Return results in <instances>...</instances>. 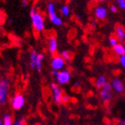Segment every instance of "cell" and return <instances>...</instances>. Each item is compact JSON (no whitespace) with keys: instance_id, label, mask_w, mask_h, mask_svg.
Masks as SVG:
<instances>
[{"instance_id":"f546056e","label":"cell","mask_w":125,"mask_h":125,"mask_svg":"<svg viewBox=\"0 0 125 125\" xmlns=\"http://www.w3.org/2000/svg\"><path fill=\"white\" fill-rule=\"evenodd\" d=\"M118 125H125V120H120L118 123Z\"/></svg>"},{"instance_id":"8fae6325","label":"cell","mask_w":125,"mask_h":125,"mask_svg":"<svg viewBox=\"0 0 125 125\" xmlns=\"http://www.w3.org/2000/svg\"><path fill=\"white\" fill-rule=\"evenodd\" d=\"M115 34L116 38L119 39V41H123L125 40V29L124 27H123L122 25L118 24L115 26Z\"/></svg>"},{"instance_id":"d590c367","label":"cell","mask_w":125,"mask_h":125,"mask_svg":"<svg viewBox=\"0 0 125 125\" xmlns=\"http://www.w3.org/2000/svg\"><path fill=\"white\" fill-rule=\"evenodd\" d=\"M124 46H125V41H124Z\"/></svg>"},{"instance_id":"d6a6232c","label":"cell","mask_w":125,"mask_h":125,"mask_svg":"<svg viewBox=\"0 0 125 125\" xmlns=\"http://www.w3.org/2000/svg\"><path fill=\"white\" fill-rule=\"evenodd\" d=\"M104 125H113V123H109V122H108V123H105V124Z\"/></svg>"},{"instance_id":"ba28073f","label":"cell","mask_w":125,"mask_h":125,"mask_svg":"<svg viewBox=\"0 0 125 125\" xmlns=\"http://www.w3.org/2000/svg\"><path fill=\"white\" fill-rule=\"evenodd\" d=\"M107 9L103 5H97L94 8V15L97 20H104L107 17Z\"/></svg>"},{"instance_id":"9a60e30c","label":"cell","mask_w":125,"mask_h":125,"mask_svg":"<svg viewBox=\"0 0 125 125\" xmlns=\"http://www.w3.org/2000/svg\"><path fill=\"white\" fill-rule=\"evenodd\" d=\"M107 82L106 77L104 75H100L99 77H97V79L96 80V82H95V85H96V89H101L104 85Z\"/></svg>"},{"instance_id":"2e32d148","label":"cell","mask_w":125,"mask_h":125,"mask_svg":"<svg viewBox=\"0 0 125 125\" xmlns=\"http://www.w3.org/2000/svg\"><path fill=\"white\" fill-rule=\"evenodd\" d=\"M45 55L41 53L38 54V57L36 61V70L38 72H40L42 70V65H43V61H44Z\"/></svg>"},{"instance_id":"d4e9b609","label":"cell","mask_w":125,"mask_h":125,"mask_svg":"<svg viewBox=\"0 0 125 125\" xmlns=\"http://www.w3.org/2000/svg\"><path fill=\"white\" fill-rule=\"evenodd\" d=\"M119 63L121 64L122 67L125 69V55L120 56V58H119Z\"/></svg>"},{"instance_id":"9c48e42d","label":"cell","mask_w":125,"mask_h":125,"mask_svg":"<svg viewBox=\"0 0 125 125\" xmlns=\"http://www.w3.org/2000/svg\"><path fill=\"white\" fill-rule=\"evenodd\" d=\"M47 49L48 52L53 55H55L58 50V42L55 37H50L47 40Z\"/></svg>"},{"instance_id":"52a82bcc","label":"cell","mask_w":125,"mask_h":125,"mask_svg":"<svg viewBox=\"0 0 125 125\" xmlns=\"http://www.w3.org/2000/svg\"><path fill=\"white\" fill-rule=\"evenodd\" d=\"M113 89L118 94H123L125 90V87L123 81L119 78H113L111 81Z\"/></svg>"},{"instance_id":"603a6c76","label":"cell","mask_w":125,"mask_h":125,"mask_svg":"<svg viewBox=\"0 0 125 125\" xmlns=\"http://www.w3.org/2000/svg\"><path fill=\"white\" fill-rule=\"evenodd\" d=\"M25 124V119L21 118V119H17L13 122V125H24Z\"/></svg>"},{"instance_id":"83f0119b","label":"cell","mask_w":125,"mask_h":125,"mask_svg":"<svg viewBox=\"0 0 125 125\" xmlns=\"http://www.w3.org/2000/svg\"><path fill=\"white\" fill-rule=\"evenodd\" d=\"M21 5L23 7H27L28 5H29V0H21Z\"/></svg>"},{"instance_id":"277c9868","label":"cell","mask_w":125,"mask_h":125,"mask_svg":"<svg viewBox=\"0 0 125 125\" xmlns=\"http://www.w3.org/2000/svg\"><path fill=\"white\" fill-rule=\"evenodd\" d=\"M10 104L13 110H21L25 105V97L21 93H16L11 98Z\"/></svg>"},{"instance_id":"f1b7e54d","label":"cell","mask_w":125,"mask_h":125,"mask_svg":"<svg viewBox=\"0 0 125 125\" xmlns=\"http://www.w3.org/2000/svg\"><path fill=\"white\" fill-rule=\"evenodd\" d=\"M57 73H58V72H57V71H55V70H52V71H51V74H52L54 77H55V76H56Z\"/></svg>"},{"instance_id":"7c38bea8","label":"cell","mask_w":125,"mask_h":125,"mask_svg":"<svg viewBox=\"0 0 125 125\" xmlns=\"http://www.w3.org/2000/svg\"><path fill=\"white\" fill-rule=\"evenodd\" d=\"M48 17H49V21H51V23H53L55 26H61L62 24V18L56 13H53V14H49Z\"/></svg>"},{"instance_id":"ffe728a7","label":"cell","mask_w":125,"mask_h":125,"mask_svg":"<svg viewBox=\"0 0 125 125\" xmlns=\"http://www.w3.org/2000/svg\"><path fill=\"white\" fill-rule=\"evenodd\" d=\"M47 13H48V15H49V14H53V13H56L55 5V4H54L53 2H50V3H48V4H47Z\"/></svg>"},{"instance_id":"5b68a950","label":"cell","mask_w":125,"mask_h":125,"mask_svg":"<svg viewBox=\"0 0 125 125\" xmlns=\"http://www.w3.org/2000/svg\"><path fill=\"white\" fill-rule=\"evenodd\" d=\"M56 80L58 85H65L70 82L71 78H72V74L69 71L67 70H62L59 71L55 77Z\"/></svg>"},{"instance_id":"7402d4cb","label":"cell","mask_w":125,"mask_h":125,"mask_svg":"<svg viewBox=\"0 0 125 125\" xmlns=\"http://www.w3.org/2000/svg\"><path fill=\"white\" fill-rule=\"evenodd\" d=\"M117 6L123 10H125V0H116Z\"/></svg>"},{"instance_id":"e0dca14e","label":"cell","mask_w":125,"mask_h":125,"mask_svg":"<svg viewBox=\"0 0 125 125\" xmlns=\"http://www.w3.org/2000/svg\"><path fill=\"white\" fill-rule=\"evenodd\" d=\"M60 12H61V14L62 16H64V17H68V16L71 14V9L69 7V5H63L61 6V9H60Z\"/></svg>"},{"instance_id":"3957f363","label":"cell","mask_w":125,"mask_h":125,"mask_svg":"<svg viewBox=\"0 0 125 125\" xmlns=\"http://www.w3.org/2000/svg\"><path fill=\"white\" fill-rule=\"evenodd\" d=\"M50 89L52 91V96H53V101L55 104L60 105L62 104V96H63V93L59 85L55 82L50 84Z\"/></svg>"},{"instance_id":"6da1fadb","label":"cell","mask_w":125,"mask_h":125,"mask_svg":"<svg viewBox=\"0 0 125 125\" xmlns=\"http://www.w3.org/2000/svg\"><path fill=\"white\" fill-rule=\"evenodd\" d=\"M30 16L33 30L37 33H41L45 31V19L41 13L37 10L36 7H31L30 10Z\"/></svg>"},{"instance_id":"7a4b0ae2","label":"cell","mask_w":125,"mask_h":125,"mask_svg":"<svg viewBox=\"0 0 125 125\" xmlns=\"http://www.w3.org/2000/svg\"><path fill=\"white\" fill-rule=\"evenodd\" d=\"M10 90V80L4 77L0 80V104L5 105L8 100V94Z\"/></svg>"},{"instance_id":"4fadbf2b","label":"cell","mask_w":125,"mask_h":125,"mask_svg":"<svg viewBox=\"0 0 125 125\" xmlns=\"http://www.w3.org/2000/svg\"><path fill=\"white\" fill-rule=\"evenodd\" d=\"M39 53L35 50H31L30 52V66L32 70H36V61Z\"/></svg>"},{"instance_id":"836d02e7","label":"cell","mask_w":125,"mask_h":125,"mask_svg":"<svg viewBox=\"0 0 125 125\" xmlns=\"http://www.w3.org/2000/svg\"><path fill=\"white\" fill-rule=\"evenodd\" d=\"M97 1H99V2L103 3V2H105V1H107V0H97Z\"/></svg>"},{"instance_id":"4dcf8cb0","label":"cell","mask_w":125,"mask_h":125,"mask_svg":"<svg viewBox=\"0 0 125 125\" xmlns=\"http://www.w3.org/2000/svg\"><path fill=\"white\" fill-rule=\"evenodd\" d=\"M96 24H97V23H96V21H93L91 22V26L93 27V28H95V27L96 26Z\"/></svg>"},{"instance_id":"d6986e66","label":"cell","mask_w":125,"mask_h":125,"mask_svg":"<svg viewBox=\"0 0 125 125\" xmlns=\"http://www.w3.org/2000/svg\"><path fill=\"white\" fill-rule=\"evenodd\" d=\"M3 124L4 125H13V118L9 114H5L3 118Z\"/></svg>"},{"instance_id":"44dd1931","label":"cell","mask_w":125,"mask_h":125,"mask_svg":"<svg viewBox=\"0 0 125 125\" xmlns=\"http://www.w3.org/2000/svg\"><path fill=\"white\" fill-rule=\"evenodd\" d=\"M108 42H109V45L111 46L112 47H115L116 45L119 43V39L116 38V36H111L109 38V39H108Z\"/></svg>"},{"instance_id":"e575fe53","label":"cell","mask_w":125,"mask_h":125,"mask_svg":"<svg viewBox=\"0 0 125 125\" xmlns=\"http://www.w3.org/2000/svg\"><path fill=\"white\" fill-rule=\"evenodd\" d=\"M0 125H4V124H3V120H2V119H0Z\"/></svg>"},{"instance_id":"cb8c5ba5","label":"cell","mask_w":125,"mask_h":125,"mask_svg":"<svg viewBox=\"0 0 125 125\" xmlns=\"http://www.w3.org/2000/svg\"><path fill=\"white\" fill-rule=\"evenodd\" d=\"M102 89H105V90H109V91H112L113 87H112V84H111V82H108V81H107L106 83L104 85V87H103Z\"/></svg>"},{"instance_id":"8992f818","label":"cell","mask_w":125,"mask_h":125,"mask_svg":"<svg viewBox=\"0 0 125 125\" xmlns=\"http://www.w3.org/2000/svg\"><path fill=\"white\" fill-rule=\"evenodd\" d=\"M65 62L66 61L61 56V55H54L50 62L51 68L52 70H55L59 72V71L63 70V68L65 66Z\"/></svg>"},{"instance_id":"484cf974","label":"cell","mask_w":125,"mask_h":125,"mask_svg":"<svg viewBox=\"0 0 125 125\" xmlns=\"http://www.w3.org/2000/svg\"><path fill=\"white\" fill-rule=\"evenodd\" d=\"M117 10H118L117 5H110V12H111V13H117Z\"/></svg>"},{"instance_id":"1f68e13d","label":"cell","mask_w":125,"mask_h":125,"mask_svg":"<svg viewBox=\"0 0 125 125\" xmlns=\"http://www.w3.org/2000/svg\"><path fill=\"white\" fill-rule=\"evenodd\" d=\"M74 87H76V88H79V87H80V82H79V81H76L75 83H74Z\"/></svg>"},{"instance_id":"4316f807","label":"cell","mask_w":125,"mask_h":125,"mask_svg":"<svg viewBox=\"0 0 125 125\" xmlns=\"http://www.w3.org/2000/svg\"><path fill=\"white\" fill-rule=\"evenodd\" d=\"M70 101V96H68V95H64L63 94V96H62V103H68V102Z\"/></svg>"},{"instance_id":"30bf717a","label":"cell","mask_w":125,"mask_h":125,"mask_svg":"<svg viewBox=\"0 0 125 125\" xmlns=\"http://www.w3.org/2000/svg\"><path fill=\"white\" fill-rule=\"evenodd\" d=\"M99 96H100V99L104 104H108L111 102L113 99V93L112 91L109 90H105V89H101L100 92H99Z\"/></svg>"},{"instance_id":"5bb4252c","label":"cell","mask_w":125,"mask_h":125,"mask_svg":"<svg viewBox=\"0 0 125 125\" xmlns=\"http://www.w3.org/2000/svg\"><path fill=\"white\" fill-rule=\"evenodd\" d=\"M113 51L116 55H119V56H122V55H125V46L123 44H121V43H118L115 47H113Z\"/></svg>"},{"instance_id":"ac0fdd59","label":"cell","mask_w":125,"mask_h":125,"mask_svg":"<svg viewBox=\"0 0 125 125\" xmlns=\"http://www.w3.org/2000/svg\"><path fill=\"white\" fill-rule=\"evenodd\" d=\"M60 55L65 61H71L73 59V54L70 51H68V50H62V52H61Z\"/></svg>"}]
</instances>
